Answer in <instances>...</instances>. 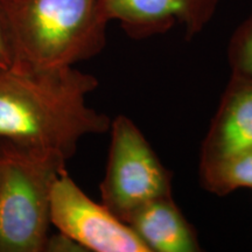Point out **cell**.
<instances>
[{
	"mask_svg": "<svg viewBox=\"0 0 252 252\" xmlns=\"http://www.w3.org/2000/svg\"><path fill=\"white\" fill-rule=\"evenodd\" d=\"M98 80L75 67L0 71V141L65 160L87 135L110 130L106 115L88 105Z\"/></svg>",
	"mask_w": 252,
	"mask_h": 252,
	"instance_id": "cell-1",
	"label": "cell"
},
{
	"mask_svg": "<svg viewBox=\"0 0 252 252\" xmlns=\"http://www.w3.org/2000/svg\"><path fill=\"white\" fill-rule=\"evenodd\" d=\"M0 12L12 49V67H75L105 47L110 21L99 0H0Z\"/></svg>",
	"mask_w": 252,
	"mask_h": 252,
	"instance_id": "cell-2",
	"label": "cell"
},
{
	"mask_svg": "<svg viewBox=\"0 0 252 252\" xmlns=\"http://www.w3.org/2000/svg\"><path fill=\"white\" fill-rule=\"evenodd\" d=\"M67 160L0 141V252H43L50 191Z\"/></svg>",
	"mask_w": 252,
	"mask_h": 252,
	"instance_id": "cell-3",
	"label": "cell"
},
{
	"mask_svg": "<svg viewBox=\"0 0 252 252\" xmlns=\"http://www.w3.org/2000/svg\"><path fill=\"white\" fill-rule=\"evenodd\" d=\"M110 131L100 197L104 206L126 223L145 203L172 195V176L130 118L118 116L110 125Z\"/></svg>",
	"mask_w": 252,
	"mask_h": 252,
	"instance_id": "cell-4",
	"label": "cell"
},
{
	"mask_svg": "<svg viewBox=\"0 0 252 252\" xmlns=\"http://www.w3.org/2000/svg\"><path fill=\"white\" fill-rule=\"evenodd\" d=\"M50 222L58 231L94 252H150L130 226L94 202L64 169L50 191Z\"/></svg>",
	"mask_w": 252,
	"mask_h": 252,
	"instance_id": "cell-5",
	"label": "cell"
},
{
	"mask_svg": "<svg viewBox=\"0 0 252 252\" xmlns=\"http://www.w3.org/2000/svg\"><path fill=\"white\" fill-rule=\"evenodd\" d=\"M219 0H99L109 21H118L135 40L182 26L187 39L201 33L215 14Z\"/></svg>",
	"mask_w": 252,
	"mask_h": 252,
	"instance_id": "cell-6",
	"label": "cell"
},
{
	"mask_svg": "<svg viewBox=\"0 0 252 252\" xmlns=\"http://www.w3.org/2000/svg\"><path fill=\"white\" fill-rule=\"evenodd\" d=\"M252 151V78L231 75L200 152V167Z\"/></svg>",
	"mask_w": 252,
	"mask_h": 252,
	"instance_id": "cell-7",
	"label": "cell"
},
{
	"mask_svg": "<svg viewBox=\"0 0 252 252\" xmlns=\"http://www.w3.org/2000/svg\"><path fill=\"white\" fill-rule=\"evenodd\" d=\"M150 252L201 251L197 235L172 195L145 203L126 220Z\"/></svg>",
	"mask_w": 252,
	"mask_h": 252,
	"instance_id": "cell-8",
	"label": "cell"
},
{
	"mask_svg": "<svg viewBox=\"0 0 252 252\" xmlns=\"http://www.w3.org/2000/svg\"><path fill=\"white\" fill-rule=\"evenodd\" d=\"M198 172L201 184L209 193L226 195L239 188L252 189V151L200 167Z\"/></svg>",
	"mask_w": 252,
	"mask_h": 252,
	"instance_id": "cell-9",
	"label": "cell"
},
{
	"mask_svg": "<svg viewBox=\"0 0 252 252\" xmlns=\"http://www.w3.org/2000/svg\"><path fill=\"white\" fill-rule=\"evenodd\" d=\"M231 75L252 78V14L238 26L228 46Z\"/></svg>",
	"mask_w": 252,
	"mask_h": 252,
	"instance_id": "cell-10",
	"label": "cell"
},
{
	"mask_svg": "<svg viewBox=\"0 0 252 252\" xmlns=\"http://www.w3.org/2000/svg\"><path fill=\"white\" fill-rule=\"evenodd\" d=\"M45 251L47 252H82L84 248L68 235L59 231L58 234L49 235L47 238Z\"/></svg>",
	"mask_w": 252,
	"mask_h": 252,
	"instance_id": "cell-11",
	"label": "cell"
},
{
	"mask_svg": "<svg viewBox=\"0 0 252 252\" xmlns=\"http://www.w3.org/2000/svg\"><path fill=\"white\" fill-rule=\"evenodd\" d=\"M12 64H13V56H12L11 45H9L4 19L0 12V71L11 68Z\"/></svg>",
	"mask_w": 252,
	"mask_h": 252,
	"instance_id": "cell-12",
	"label": "cell"
}]
</instances>
